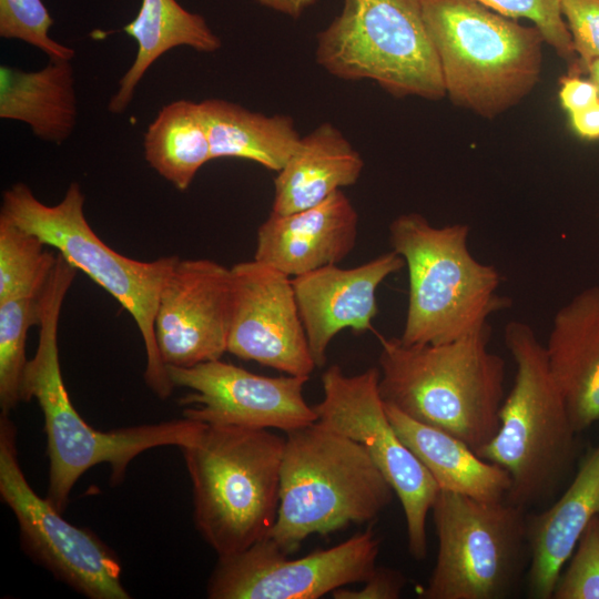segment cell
<instances>
[{"mask_svg":"<svg viewBox=\"0 0 599 599\" xmlns=\"http://www.w3.org/2000/svg\"><path fill=\"white\" fill-rule=\"evenodd\" d=\"M491 10L511 19L532 22L547 44L562 59L576 57L571 37L561 12V0H478Z\"/></svg>","mask_w":599,"mask_h":599,"instance_id":"obj_31","label":"cell"},{"mask_svg":"<svg viewBox=\"0 0 599 599\" xmlns=\"http://www.w3.org/2000/svg\"><path fill=\"white\" fill-rule=\"evenodd\" d=\"M504 341L516 364L515 382L500 406L496 434L476 453L509 474L505 500L526 510L561 487L572 468L577 430L534 328L509 322Z\"/></svg>","mask_w":599,"mask_h":599,"instance_id":"obj_6","label":"cell"},{"mask_svg":"<svg viewBox=\"0 0 599 599\" xmlns=\"http://www.w3.org/2000/svg\"><path fill=\"white\" fill-rule=\"evenodd\" d=\"M315 59L333 77L372 80L397 98L446 97L422 0H343L317 34Z\"/></svg>","mask_w":599,"mask_h":599,"instance_id":"obj_9","label":"cell"},{"mask_svg":"<svg viewBox=\"0 0 599 599\" xmlns=\"http://www.w3.org/2000/svg\"><path fill=\"white\" fill-rule=\"evenodd\" d=\"M554 599H599V516L593 517L564 567Z\"/></svg>","mask_w":599,"mask_h":599,"instance_id":"obj_30","label":"cell"},{"mask_svg":"<svg viewBox=\"0 0 599 599\" xmlns=\"http://www.w3.org/2000/svg\"><path fill=\"white\" fill-rule=\"evenodd\" d=\"M285 436L206 424L180 447L192 486L194 525L217 557L267 537L280 504Z\"/></svg>","mask_w":599,"mask_h":599,"instance_id":"obj_3","label":"cell"},{"mask_svg":"<svg viewBox=\"0 0 599 599\" xmlns=\"http://www.w3.org/2000/svg\"><path fill=\"white\" fill-rule=\"evenodd\" d=\"M490 324L445 344L380 337L379 393L386 405L445 430L475 451L499 426L506 365L489 349Z\"/></svg>","mask_w":599,"mask_h":599,"instance_id":"obj_2","label":"cell"},{"mask_svg":"<svg viewBox=\"0 0 599 599\" xmlns=\"http://www.w3.org/2000/svg\"><path fill=\"white\" fill-rule=\"evenodd\" d=\"M280 504L268 537L291 555L312 535L375 520L392 486L363 445L319 422L285 433Z\"/></svg>","mask_w":599,"mask_h":599,"instance_id":"obj_4","label":"cell"},{"mask_svg":"<svg viewBox=\"0 0 599 599\" xmlns=\"http://www.w3.org/2000/svg\"><path fill=\"white\" fill-rule=\"evenodd\" d=\"M436 562L422 599H504L528 569L526 511L439 490L432 507Z\"/></svg>","mask_w":599,"mask_h":599,"instance_id":"obj_10","label":"cell"},{"mask_svg":"<svg viewBox=\"0 0 599 599\" xmlns=\"http://www.w3.org/2000/svg\"><path fill=\"white\" fill-rule=\"evenodd\" d=\"M0 496L14 514L23 551L78 593L90 599L131 598L114 551L93 531L63 518L29 485L18 459L17 428L0 416Z\"/></svg>","mask_w":599,"mask_h":599,"instance_id":"obj_12","label":"cell"},{"mask_svg":"<svg viewBox=\"0 0 599 599\" xmlns=\"http://www.w3.org/2000/svg\"><path fill=\"white\" fill-rule=\"evenodd\" d=\"M71 60L50 59L39 71L0 67V116L27 123L39 139L61 144L77 124Z\"/></svg>","mask_w":599,"mask_h":599,"instance_id":"obj_23","label":"cell"},{"mask_svg":"<svg viewBox=\"0 0 599 599\" xmlns=\"http://www.w3.org/2000/svg\"><path fill=\"white\" fill-rule=\"evenodd\" d=\"M123 30L135 40L138 52L109 102L112 113H122L128 108L139 82L163 53L180 45L200 52L221 48L220 38L205 19L185 10L176 0H142L138 16Z\"/></svg>","mask_w":599,"mask_h":599,"instance_id":"obj_24","label":"cell"},{"mask_svg":"<svg viewBox=\"0 0 599 599\" xmlns=\"http://www.w3.org/2000/svg\"><path fill=\"white\" fill-rule=\"evenodd\" d=\"M227 353L293 376L316 367L292 277L256 260L231 267Z\"/></svg>","mask_w":599,"mask_h":599,"instance_id":"obj_15","label":"cell"},{"mask_svg":"<svg viewBox=\"0 0 599 599\" xmlns=\"http://www.w3.org/2000/svg\"><path fill=\"white\" fill-rule=\"evenodd\" d=\"M385 409L398 436L440 490L483 501L506 499L511 480L504 468L479 457L464 440L445 430L419 423L393 406L385 404Z\"/></svg>","mask_w":599,"mask_h":599,"instance_id":"obj_22","label":"cell"},{"mask_svg":"<svg viewBox=\"0 0 599 599\" xmlns=\"http://www.w3.org/2000/svg\"><path fill=\"white\" fill-rule=\"evenodd\" d=\"M364 167L361 154L343 133L324 122L302 136L274 180L271 214L286 215L315 206L355 184Z\"/></svg>","mask_w":599,"mask_h":599,"instance_id":"obj_21","label":"cell"},{"mask_svg":"<svg viewBox=\"0 0 599 599\" xmlns=\"http://www.w3.org/2000/svg\"><path fill=\"white\" fill-rule=\"evenodd\" d=\"M582 73H587L588 78L597 85L599 91V59L591 61L583 69Z\"/></svg>","mask_w":599,"mask_h":599,"instance_id":"obj_37","label":"cell"},{"mask_svg":"<svg viewBox=\"0 0 599 599\" xmlns=\"http://www.w3.org/2000/svg\"><path fill=\"white\" fill-rule=\"evenodd\" d=\"M358 214L342 190L324 202L270 216L257 230L254 260L290 277L337 265L354 248Z\"/></svg>","mask_w":599,"mask_h":599,"instance_id":"obj_18","label":"cell"},{"mask_svg":"<svg viewBox=\"0 0 599 599\" xmlns=\"http://www.w3.org/2000/svg\"><path fill=\"white\" fill-rule=\"evenodd\" d=\"M40 295L0 301V408L9 415L23 402V376L28 364L26 339L30 326L38 324Z\"/></svg>","mask_w":599,"mask_h":599,"instance_id":"obj_28","label":"cell"},{"mask_svg":"<svg viewBox=\"0 0 599 599\" xmlns=\"http://www.w3.org/2000/svg\"><path fill=\"white\" fill-rule=\"evenodd\" d=\"M558 95L562 108L569 114L579 112L599 100L597 85L589 78H581L577 71L560 80Z\"/></svg>","mask_w":599,"mask_h":599,"instance_id":"obj_34","label":"cell"},{"mask_svg":"<svg viewBox=\"0 0 599 599\" xmlns=\"http://www.w3.org/2000/svg\"><path fill=\"white\" fill-rule=\"evenodd\" d=\"M380 540L372 528L327 549L292 559L267 536L240 552L219 557L210 599H318L365 581L375 570Z\"/></svg>","mask_w":599,"mask_h":599,"instance_id":"obj_13","label":"cell"},{"mask_svg":"<svg viewBox=\"0 0 599 599\" xmlns=\"http://www.w3.org/2000/svg\"><path fill=\"white\" fill-rule=\"evenodd\" d=\"M406 577L396 569L376 567L359 589L342 587L332 592L335 599H398L406 586Z\"/></svg>","mask_w":599,"mask_h":599,"instance_id":"obj_33","label":"cell"},{"mask_svg":"<svg viewBox=\"0 0 599 599\" xmlns=\"http://www.w3.org/2000/svg\"><path fill=\"white\" fill-rule=\"evenodd\" d=\"M260 4L292 18L301 17L316 0H256Z\"/></svg>","mask_w":599,"mask_h":599,"instance_id":"obj_36","label":"cell"},{"mask_svg":"<svg viewBox=\"0 0 599 599\" xmlns=\"http://www.w3.org/2000/svg\"><path fill=\"white\" fill-rule=\"evenodd\" d=\"M404 266L392 250L352 268L329 265L292 278L316 367L325 365L328 345L342 329L361 334L372 328L378 286Z\"/></svg>","mask_w":599,"mask_h":599,"instance_id":"obj_17","label":"cell"},{"mask_svg":"<svg viewBox=\"0 0 599 599\" xmlns=\"http://www.w3.org/2000/svg\"><path fill=\"white\" fill-rule=\"evenodd\" d=\"M379 369L349 376L338 365L322 375L317 422L359 443L398 497L405 516L407 548L415 560L427 557V516L439 487L392 425L379 393Z\"/></svg>","mask_w":599,"mask_h":599,"instance_id":"obj_11","label":"cell"},{"mask_svg":"<svg viewBox=\"0 0 599 599\" xmlns=\"http://www.w3.org/2000/svg\"><path fill=\"white\" fill-rule=\"evenodd\" d=\"M596 516H599V444L587 454L569 486L550 507L526 515L530 598H552L564 567Z\"/></svg>","mask_w":599,"mask_h":599,"instance_id":"obj_19","label":"cell"},{"mask_svg":"<svg viewBox=\"0 0 599 599\" xmlns=\"http://www.w3.org/2000/svg\"><path fill=\"white\" fill-rule=\"evenodd\" d=\"M167 373L174 387L191 390L179 400L186 418L284 433L317 422L303 395L309 377H268L221 359L192 367L170 366Z\"/></svg>","mask_w":599,"mask_h":599,"instance_id":"obj_14","label":"cell"},{"mask_svg":"<svg viewBox=\"0 0 599 599\" xmlns=\"http://www.w3.org/2000/svg\"><path fill=\"white\" fill-rule=\"evenodd\" d=\"M35 235L0 215V301L39 295L57 255Z\"/></svg>","mask_w":599,"mask_h":599,"instance_id":"obj_27","label":"cell"},{"mask_svg":"<svg viewBox=\"0 0 599 599\" xmlns=\"http://www.w3.org/2000/svg\"><path fill=\"white\" fill-rule=\"evenodd\" d=\"M545 348L571 423L582 432L599 420V286L560 307Z\"/></svg>","mask_w":599,"mask_h":599,"instance_id":"obj_20","label":"cell"},{"mask_svg":"<svg viewBox=\"0 0 599 599\" xmlns=\"http://www.w3.org/2000/svg\"><path fill=\"white\" fill-rule=\"evenodd\" d=\"M561 12L578 58L575 71L599 59V0H561Z\"/></svg>","mask_w":599,"mask_h":599,"instance_id":"obj_32","label":"cell"},{"mask_svg":"<svg viewBox=\"0 0 599 599\" xmlns=\"http://www.w3.org/2000/svg\"><path fill=\"white\" fill-rule=\"evenodd\" d=\"M77 268L58 255L38 303L39 339L23 376V402L34 398L44 418L49 483L47 499L63 512L79 478L91 467L108 464L111 483L120 484L134 457L161 446L190 443L203 423L177 418L101 432L77 412L65 388L58 346V329L64 297Z\"/></svg>","mask_w":599,"mask_h":599,"instance_id":"obj_1","label":"cell"},{"mask_svg":"<svg viewBox=\"0 0 599 599\" xmlns=\"http://www.w3.org/2000/svg\"><path fill=\"white\" fill-rule=\"evenodd\" d=\"M231 268L212 260H180L158 303L154 333L167 367H192L227 353Z\"/></svg>","mask_w":599,"mask_h":599,"instance_id":"obj_16","label":"cell"},{"mask_svg":"<svg viewBox=\"0 0 599 599\" xmlns=\"http://www.w3.org/2000/svg\"><path fill=\"white\" fill-rule=\"evenodd\" d=\"M469 232L463 223L432 225L415 212L389 224L392 250L403 257L408 272L402 342H454L483 329L493 314L511 306V298L498 292L499 271L471 254Z\"/></svg>","mask_w":599,"mask_h":599,"instance_id":"obj_5","label":"cell"},{"mask_svg":"<svg viewBox=\"0 0 599 599\" xmlns=\"http://www.w3.org/2000/svg\"><path fill=\"white\" fill-rule=\"evenodd\" d=\"M0 215L58 250L67 262L118 301L141 333L146 385L159 398L170 397L174 385L158 349L154 319L161 291L179 256L141 262L115 252L89 225L84 195L75 182L55 205L42 203L24 183H17L3 193Z\"/></svg>","mask_w":599,"mask_h":599,"instance_id":"obj_8","label":"cell"},{"mask_svg":"<svg viewBox=\"0 0 599 599\" xmlns=\"http://www.w3.org/2000/svg\"><path fill=\"white\" fill-rule=\"evenodd\" d=\"M149 165L184 191L210 160L211 145L200 102L177 100L164 105L144 135Z\"/></svg>","mask_w":599,"mask_h":599,"instance_id":"obj_26","label":"cell"},{"mask_svg":"<svg viewBox=\"0 0 599 599\" xmlns=\"http://www.w3.org/2000/svg\"><path fill=\"white\" fill-rule=\"evenodd\" d=\"M576 134L586 140L599 139V100L592 105L569 114Z\"/></svg>","mask_w":599,"mask_h":599,"instance_id":"obj_35","label":"cell"},{"mask_svg":"<svg viewBox=\"0 0 599 599\" xmlns=\"http://www.w3.org/2000/svg\"><path fill=\"white\" fill-rule=\"evenodd\" d=\"M200 105L212 160L244 159L278 172L302 138L287 115H265L221 99L204 100Z\"/></svg>","mask_w":599,"mask_h":599,"instance_id":"obj_25","label":"cell"},{"mask_svg":"<svg viewBox=\"0 0 599 599\" xmlns=\"http://www.w3.org/2000/svg\"><path fill=\"white\" fill-rule=\"evenodd\" d=\"M53 24L41 0H0V35L24 41L50 59L71 60L74 50L49 35Z\"/></svg>","mask_w":599,"mask_h":599,"instance_id":"obj_29","label":"cell"},{"mask_svg":"<svg viewBox=\"0 0 599 599\" xmlns=\"http://www.w3.org/2000/svg\"><path fill=\"white\" fill-rule=\"evenodd\" d=\"M446 97L493 119L521 102L542 70L539 30L522 26L478 0H422Z\"/></svg>","mask_w":599,"mask_h":599,"instance_id":"obj_7","label":"cell"}]
</instances>
